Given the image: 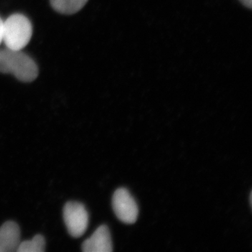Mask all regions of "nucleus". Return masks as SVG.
Wrapping results in <instances>:
<instances>
[{
    "mask_svg": "<svg viewBox=\"0 0 252 252\" xmlns=\"http://www.w3.org/2000/svg\"><path fill=\"white\" fill-rule=\"evenodd\" d=\"M89 0H50L51 6L61 14L71 15L80 11Z\"/></svg>",
    "mask_w": 252,
    "mask_h": 252,
    "instance_id": "obj_7",
    "label": "nucleus"
},
{
    "mask_svg": "<svg viewBox=\"0 0 252 252\" xmlns=\"http://www.w3.org/2000/svg\"><path fill=\"white\" fill-rule=\"evenodd\" d=\"M21 243V231L17 223L6 221L0 228V252L17 251Z\"/></svg>",
    "mask_w": 252,
    "mask_h": 252,
    "instance_id": "obj_6",
    "label": "nucleus"
},
{
    "mask_svg": "<svg viewBox=\"0 0 252 252\" xmlns=\"http://www.w3.org/2000/svg\"><path fill=\"white\" fill-rule=\"evenodd\" d=\"M3 28H4V21L0 18V44L3 41Z\"/></svg>",
    "mask_w": 252,
    "mask_h": 252,
    "instance_id": "obj_9",
    "label": "nucleus"
},
{
    "mask_svg": "<svg viewBox=\"0 0 252 252\" xmlns=\"http://www.w3.org/2000/svg\"><path fill=\"white\" fill-rule=\"evenodd\" d=\"M113 210L118 219L126 223H135L138 217V207L126 189H117L112 198Z\"/></svg>",
    "mask_w": 252,
    "mask_h": 252,
    "instance_id": "obj_4",
    "label": "nucleus"
},
{
    "mask_svg": "<svg viewBox=\"0 0 252 252\" xmlns=\"http://www.w3.org/2000/svg\"><path fill=\"white\" fill-rule=\"evenodd\" d=\"M84 252H111L113 250L112 238L108 227L100 225L97 229L82 244Z\"/></svg>",
    "mask_w": 252,
    "mask_h": 252,
    "instance_id": "obj_5",
    "label": "nucleus"
},
{
    "mask_svg": "<svg viewBox=\"0 0 252 252\" xmlns=\"http://www.w3.org/2000/svg\"><path fill=\"white\" fill-rule=\"evenodd\" d=\"M32 35V26L24 15L16 14L4 21L3 42L7 49L23 50Z\"/></svg>",
    "mask_w": 252,
    "mask_h": 252,
    "instance_id": "obj_2",
    "label": "nucleus"
},
{
    "mask_svg": "<svg viewBox=\"0 0 252 252\" xmlns=\"http://www.w3.org/2000/svg\"><path fill=\"white\" fill-rule=\"evenodd\" d=\"M45 239L41 235H36L32 240L21 242L17 252H43L45 250Z\"/></svg>",
    "mask_w": 252,
    "mask_h": 252,
    "instance_id": "obj_8",
    "label": "nucleus"
},
{
    "mask_svg": "<svg viewBox=\"0 0 252 252\" xmlns=\"http://www.w3.org/2000/svg\"><path fill=\"white\" fill-rule=\"evenodd\" d=\"M0 72L12 74L23 82H31L35 80L39 70L35 62L22 50L6 48L0 50Z\"/></svg>",
    "mask_w": 252,
    "mask_h": 252,
    "instance_id": "obj_1",
    "label": "nucleus"
},
{
    "mask_svg": "<svg viewBox=\"0 0 252 252\" xmlns=\"http://www.w3.org/2000/svg\"><path fill=\"white\" fill-rule=\"evenodd\" d=\"M63 219L68 233L74 238H79L87 230L89 213L83 204L68 202L63 208Z\"/></svg>",
    "mask_w": 252,
    "mask_h": 252,
    "instance_id": "obj_3",
    "label": "nucleus"
},
{
    "mask_svg": "<svg viewBox=\"0 0 252 252\" xmlns=\"http://www.w3.org/2000/svg\"><path fill=\"white\" fill-rule=\"evenodd\" d=\"M242 3L247 7L252 9V0H240Z\"/></svg>",
    "mask_w": 252,
    "mask_h": 252,
    "instance_id": "obj_10",
    "label": "nucleus"
}]
</instances>
